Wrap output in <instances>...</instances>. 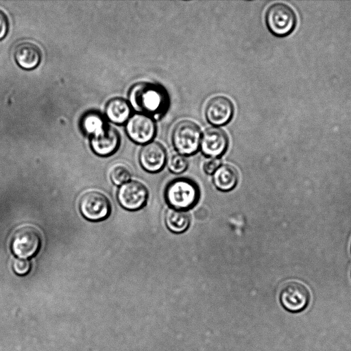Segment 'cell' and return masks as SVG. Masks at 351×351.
<instances>
[{"label": "cell", "mask_w": 351, "mask_h": 351, "mask_svg": "<svg viewBox=\"0 0 351 351\" xmlns=\"http://www.w3.org/2000/svg\"><path fill=\"white\" fill-rule=\"evenodd\" d=\"M129 102L139 113L157 118L167 111L169 99L167 90L161 85L139 82L130 89Z\"/></svg>", "instance_id": "6da1fadb"}, {"label": "cell", "mask_w": 351, "mask_h": 351, "mask_svg": "<svg viewBox=\"0 0 351 351\" xmlns=\"http://www.w3.org/2000/svg\"><path fill=\"white\" fill-rule=\"evenodd\" d=\"M164 197L170 208L186 211L197 204L200 190L194 180L189 178H177L167 184Z\"/></svg>", "instance_id": "7a4b0ae2"}, {"label": "cell", "mask_w": 351, "mask_h": 351, "mask_svg": "<svg viewBox=\"0 0 351 351\" xmlns=\"http://www.w3.org/2000/svg\"><path fill=\"white\" fill-rule=\"evenodd\" d=\"M269 30L276 36H285L294 29L297 17L294 10L288 5L276 3L269 7L265 15Z\"/></svg>", "instance_id": "3957f363"}, {"label": "cell", "mask_w": 351, "mask_h": 351, "mask_svg": "<svg viewBox=\"0 0 351 351\" xmlns=\"http://www.w3.org/2000/svg\"><path fill=\"white\" fill-rule=\"evenodd\" d=\"M202 132L199 126L189 120L179 122L172 133L173 145L184 156L195 154L200 146Z\"/></svg>", "instance_id": "277c9868"}, {"label": "cell", "mask_w": 351, "mask_h": 351, "mask_svg": "<svg viewBox=\"0 0 351 351\" xmlns=\"http://www.w3.org/2000/svg\"><path fill=\"white\" fill-rule=\"evenodd\" d=\"M41 243V234L36 228L23 226L13 234L11 250L18 258L27 259L38 253Z\"/></svg>", "instance_id": "5b68a950"}, {"label": "cell", "mask_w": 351, "mask_h": 351, "mask_svg": "<svg viewBox=\"0 0 351 351\" xmlns=\"http://www.w3.org/2000/svg\"><path fill=\"white\" fill-rule=\"evenodd\" d=\"M79 209L86 219L99 221L108 217L111 213V204L109 199L101 192L89 191L81 196Z\"/></svg>", "instance_id": "8992f818"}, {"label": "cell", "mask_w": 351, "mask_h": 351, "mask_svg": "<svg viewBox=\"0 0 351 351\" xmlns=\"http://www.w3.org/2000/svg\"><path fill=\"white\" fill-rule=\"evenodd\" d=\"M148 191L145 186L136 180L128 181L122 184L117 192L120 205L128 210H137L147 203Z\"/></svg>", "instance_id": "52a82bcc"}, {"label": "cell", "mask_w": 351, "mask_h": 351, "mask_svg": "<svg viewBox=\"0 0 351 351\" xmlns=\"http://www.w3.org/2000/svg\"><path fill=\"white\" fill-rule=\"evenodd\" d=\"M125 130L128 136L139 144L149 143L156 134V128L154 119L148 115L137 113L127 121Z\"/></svg>", "instance_id": "ba28073f"}, {"label": "cell", "mask_w": 351, "mask_h": 351, "mask_svg": "<svg viewBox=\"0 0 351 351\" xmlns=\"http://www.w3.org/2000/svg\"><path fill=\"white\" fill-rule=\"evenodd\" d=\"M310 295L308 289L298 281H290L282 287L280 300L285 309L299 312L308 305Z\"/></svg>", "instance_id": "9c48e42d"}, {"label": "cell", "mask_w": 351, "mask_h": 351, "mask_svg": "<svg viewBox=\"0 0 351 351\" xmlns=\"http://www.w3.org/2000/svg\"><path fill=\"white\" fill-rule=\"evenodd\" d=\"M228 138L226 132L217 127L207 128L202 134L200 141L202 152L210 158H219L227 149Z\"/></svg>", "instance_id": "30bf717a"}, {"label": "cell", "mask_w": 351, "mask_h": 351, "mask_svg": "<svg viewBox=\"0 0 351 351\" xmlns=\"http://www.w3.org/2000/svg\"><path fill=\"white\" fill-rule=\"evenodd\" d=\"M138 158L143 169L149 173H157L166 163L167 152L160 143L153 141L142 147Z\"/></svg>", "instance_id": "8fae6325"}, {"label": "cell", "mask_w": 351, "mask_h": 351, "mask_svg": "<svg viewBox=\"0 0 351 351\" xmlns=\"http://www.w3.org/2000/svg\"><path fill=\"white\" fill-rule=\"evenodd\" d=\"M234 107L231 101L223 96L212 98L207 104L205 114L208 121L213 125L226 124L231 119Z\"/></svg>", "instance_id": "7c38bea8"}, {"label": "cell", "mask_w": 351, "mask_h": 351, "mask_svg": "<svg viewBox=\"0 0 351 351\" xmlns=\"http://www.w3.org/2000/svg\"><path fill=\"white\" fill-rule=\"evenodd\" d=\"M119 143V133L111 127H105L101 132L92 136L90 139L93 151L101 156H108L114 154Z\"/></svg>", "instance_id": "4fadbf2b"}, {"label": "cell", "mask_w": 351, "mask_h": 351, "mask_svg": "<svg viewBox=\"0 0 351 351\" xmlns=\"http://www.w3.org/2000/svg\"><path fill=\"white\" fill-rule=\"evenodd\" d=\"M14 57L17 64L22 69L30 70L40 62L42 55L40 49L34 43L25 42L17 45Z\"/></svg>", "instance_id": "5bb4252c"}, {"label": "cell", "mask_w": 351, "mask_h": 351, "mask_svg": "<svg viewBox=\"0 0 351 351\" xmlns=\"http://www.w3.org/2000/svg\"><path fill=\"white\" fill-rule=\"evenodd\" d=\"M239 180L236 169L230 165H221L213 174V182L215 187L227 192L232 190Z\"/></svg>", "instance_id": "9a60e30c"}, {"label": "cell", "mask_w": 351, "mask_h": 351, "mask_svg": "<svg viewBox=\"0 0 351 351\" xmlns=\"http://www.w3.org/2000/svg\"><path fill=\"white\" fill-rule=\"evenodd\" d=\"M131 112L130 104L123 99H112L106 105V114L109 120L121 124L128 120Z\"/></svg>", "instance_id": "2e32d148"}, {"label": "cell", "mask_w": 351, "mask_h": 351, "mask_svg": "<svg viewBox=\"0 0 351 351\" xmlns=\"http://www.w3.org/2000/svg\"><path fill=\"white\" fill-rule=\"evenodd\" d=\"M165 223L169 230L179 234L189 228L191 219L186 211L170 208L165 213Z\"/></svg>", "instance_id": "e0dca14e"}, {"label": "cell", "mask_w": 351, "mask_h": 351, "mask_svg": "<svg viewBox=\"0 0 351 351\" xmlns=\"http://www.w3.org/2000/svg\"><path fill=\"white\" fill-rule=\"evenodd\" d=\"M81 126L86 134L93 136L105 128V123L101 115L97 112H91L83 117Z\"/></svg>", "instance_id": "ac0fdd59"}, {"label": "cell", "mask_w": 351, "mask_h": 351, "mask_svg": "<svg viewBox=\"0 0 351 351\" xmlns=\"http://www.w3.org/2000/svg\"><path fill=\"white\" fill-rule=\"evenodd\" d=\"M169 170L176 174L185 171L189 166L187 158L180 154H171L167 161Z\"/></svg>", "instance_id": "d6986e66"}, {"label": "cell", "mask_w": 351, "mask_h": 351, "mask_svg": "<svg viewBox=\"0 0 351 351\" xmlns=\"http://www.w3.org/2000/svg\"><path fill=\"white\" fill-rule=\"evenodd\" d=\"M110 177L114 184L121 185L128 182L131 173L127 166L123 164H117L111 168Z\"/></svg>", "instance_id": "ffe728a7"}, {"label": "cell", "mask_w": 351, "mask_h": 351, "mask_svg": "<svg viewBox=\"0 0 351 351\" xmlns=\"http://www.w3.org/2000/svg\"><path fill=\"white\" fill-rule=\"evenodd\" d=\"M12 269L17 275L25 276L31 269V263L28 259L17 258L13 261Z\"/></svg>", "instance_id": "44dd1931"}, {"label": "cell", "mask_w": 351, "mask_h": 351, "mask_svg": "<svg viewBox=\"0 0 351 351\" xmlns=\"http://www.w3.org/2000/svg\"><path fill=\"white\" fill-rule=\"evenodd\" d=\"M220 165L221 160L219 158H210L205 161L203 169L206 174L213 175Z\"/></svg>", "instance_id": "7402d4cb"}, {"label": "cell", "mask_w": 351, "mask_h": 351, "mask_svg": "<svg viewBox=\"0 0 351 351\" xmlns=\"http://www.w3.org/2000/svg\"><path fill=\"white\" fill-rule=\"evenodd\" d=\"M9 27L8 19L6 14L0 10V40L7 34Z\"/></svg>", "instance_id": "603a6c76"}]
</instances>
